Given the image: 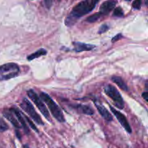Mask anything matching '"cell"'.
Masks as SVG:
<instances>
[{"label":"cell","mask_w":148,"mask_h":148,"mask_svg":"<svg viewBox=\"0 0 148 148\" xmlns=\"http://www.w3.org/2000/svg\"><path fill=\"white\" fill-rule=\"evenodd\" d=\"M20 73V67L15 63H7L0 66V81L15 77Z\"/></svg>","instance_id":"3957f363"},{"label":"cell","mask_w":148,"mask_h":148,"mask_svg":"<svg viewBox=\"0 0 148 148\" xmlns=\"http://www.w3.org/2000/svg\"><path fill=\"white\" fill-rule=\"evenodd\" d=\"M143 97L144 98V99L146 101H148V92H145L143 93Z\"/></svg>","instance_id":"cb8c5ba5"},{"label":"cell","mask_w":148,"mask_h":148,"mask_svg":"<svg viewBox=\"0 0 148 148\" xmlns=\"http://www.w3.org/2000/svg\"><path fill=\"white\" fill-rule=\"evenodd\" d=\"M47 53V51L44 49H40L39 50L36 51L35 53H31L30 55H29L27 57V60L28 61H32L35 59H37V58H39L41 56H44V55H46Z\"/></svg>","instance_id":"9a60e30c"},{"label":"cell","mask_w":148,"mask_h":148,"mask_svg":"<svg viewBox=\"0 0 148 148\" xmlns=\"http://www.w3.org/2000/svg\"><path fill=\"white\" fill-rule=\"evenodd\" d=\"M9 111L16 116V117H17V119L19 121L18 122L20 123V126H21V127L23 129V130H24L25 133L28 134L29 133H30V130H29L28 126L27 125L25 121V119L24 117H23V113L20 112V111L16 108H11L9 109Z\"/></svg>","instance_id":"ba28073f"},{"label":"cell","mask_w":148,"mask_h":148,"mask_svg":"<svg viewBox=\"0 0 148 148\" xmlns=\"http://www.w3.org/2000/svg\"><path fill=\"white\" fill-rule=\"evenodd\" d=\"M44 4H46V6L47 7V8L49 9L52 4V1H47V0H46V1H44Z\"/></svg>","instance_id":"603a6c76"},{"label":"cell","mask_w":148,"mask_h":148,"mask_svg":"<svg viewBox=\"0 0 148 148\" xmlns=\"http://www.w3.org/2000/svg\"><path fill=\"white\" fill-rule=\"evenodd\" d=\"M74 51L77 53H79L82 51H88L95 49V46L91 44H88V43H80V42H74L73 43Z\"/></svg>","instance_id":"8fae6325"},{"label":"cell","mask_w":148,"mask_h":148,"mask_svg":"<svg viewBox=\"0 0 148 148\" xmlns=\"http://www.w3.org/2000/svg\"><path fill=\"white\" fill-rule=\"evenodd\" d=\"M20 107H21L22 109H23L25 112L27 113V114H28V115L31 117V119L35 121V122L40 124V125H44V123L42 121V119L40 118L39 114L36 112L34 107H33V105L31 104V103H30L27 98H23V101H22L21 103L20 104Z\"/></svg>","instance_id":"5b68a950"},{"label":"cell","mask_w":148,"mask_h":148,"mask_svg":"<svg viewBox=\"0 0 148 148\" xmlns=\"http://www.w3.org/2000/svg\"><path fill=\"white\" fill-rule=\"evenodd\" d=\"M116 4V1H106L102 3L100 7V10L98 13L101 15V17L108 15L115 7Z\"/></svg>","instance_id":"9c48e42d"},{"label":"cell","mask_w":148,"mask_h":148,"mask_svg":"<svg viewBox=\"0 0 148 148\" xmlns=\"http://www.w3.org/2000/svg\"><path fill=\"white\" fill-rule=\"evenodd\" d=\"M97 0H86L78 3L72 10L69 15L65 19V25L68 27L74 25L78 19L90 12L98 4Z\"/></svg>","instance_id":"6da1fadb"},{"label":"cell","mask_w":148,"mask_h":148,"mask_svg":"<svg viewBox=\"0 0 148 148\" xmlns=\"http://www.w3.org/2000/svg\"><path fill=\"white\" fill-rule=\"evenodd\" d=\"M101 15L99 14L98 12L95 13V14H92V15L89 16L88 18L86 19V21L90 23H95V22L98 21L100 18H101Z\"/></svg>","instance_id":"2e32d148"},{"label":"cell","mask_w":148,"mask_h":148,"mask_svg":"<svg viewBox=\"0 0 148 148\" xmlns=\"http://www.w3.org/2000/svg\"><path fill=\"white\" fill-rule=\"evenodd\" d=\"M122 38H123L122 34H121V33H119V34L116 35V36H114V37L113 38L111 41H112V43H115V42L118 41V40H119L120 39H121Z\"/></svg>","instance_id":"7402d4cb"},{"label":"cell","mask_w":148,"mask_h":148,"mask_svg":"<svg viewBox=\"0 0 148 148\" xmlns=\"http://www.w3.org/2000/svg\"><path fill=\"white\" fill-rule=\"evenodd\" d=\"M70 107L72 108H74L75 110H76L77 112H79V114H86V115L92 116L94 114V111L90 106L87 105H82V104H76V105H73V104H71Z\"/></svg>","instance_id":"30bf717a"},{"label":"cell","mask_w":148,"mask_h":148,"mask_svg":"<svg viewBox=\"0 0 148 148\" xmlns=\"http://www.w3.org/2000/svg\"><path fill=\"white\" fill-rule=\"evenodd\" d=\"M111 79H112L113 82L116 84V85H118L121 90L124 91H128V86H127V83L123 80L122 78L121 77L119 76H113L111 77Z\"/></svg>","instance_id":"5bb4252c"},{"label":"cell","mask_w":148,"mask_h":148,"mask_svg":"<svg viewBox=\"0 0 148 148\" xmlns=\"http://www.w3.org/2000/svg\"><path fill=\"white\" fill-rule=\"evenodd\" d=\"M27 94L28 95L29 98L31 99V101L36 104V106L38 108L39 111L41 112V114L44 116L45 118L48 120L49 121H51V119L50 118V114H49V111H48L47 108L45 106V104L43 103V101H41V99L40 98V97H38V95L36 94V92L33 90V89H30L29 90L27 91Z\"/></svg>","instance_id":"8992f818"},{"label":"cell","mask_w":148,"mask_h":148,"mask_svg":"<svg viewBox=\"0 0 148 148\" xmlns=\"http://www.w3.org/2000/svg\"><path fill=\"white\" fill-rule=\"evenodd\" d=\"M16 134H17V137H18L19 140H21V136L20 135V134H19V132L18 131H16Z\"/></svg>","instance_id":"d4e9b609"},{"label":"cell","mask_w":148,"mask_h":148,"mask_svg":"<svg viewBox=\"0 0 148 148\" xmlns=\"http://www.w3.org/2000/svg\"><path fill=\"white\" fill-rule=\"evenodd\" d=\"M105 93L114 101V105L119 109H123L124 108V101L122 96L119 92L118 90L112 85H107L104 88Z\"/></svg>","instance_id":"277c9868"},{"label":"cell","mask_w":148,"mask_h":148,"mask_svg":"<svg viewBox=\"0 0 148 148\" xmlns=\"http://www.w3.org/2000/svg\"><path fill=\"white\" fill-rule=\"evenodd\" d=\"M23 147H24V148H30V147H29V146L27 145H24Z\"/></svg>","instance_id":"484cf974"},{"label":"cell","mask_w":148,"mask_h":148,"mask_svg":"<svg viewBox=\"0 0 148 148\" xmlns=\"http://www.w3.org/2000/svg\"><path fill=\"white\" fill-rule=\"evenodd\" d=\"M141 4H142V1H138V0H136V1H133L132 3V7L135 10H140L141 8Z\"/></svg>","instance_id":"44dd1931"},{"label":"cell","mask_w":148,"mask_h":148,"mask_svg":"<svg viewBox=\"0 0 148 148\" xmlns=\"http://www.w3.org/2000/svg\"><path fill=\"white\" fill-rule=\"evenodd\" d=\"M108 29H109V26L106 24H103L100 27L99 30H98V33L99 34H102V33H106V31H108Z\"/></svg>","instance_id":"ffe728a7"},{"label":"cell","mask_w":148,"mask_h":148,"mask_svg":"<svg viewBox=\"0 0 148 148\" xmlns=\"http://www.w3.org/2000/svg\"><path fill=\"white\" fill-rule=\"evenodd\" d=\"M40 98L41 99L42 101H44V103H46L47 104L52 116L58 121H59L61 123L65 122V118L64 116V114L62 113L61 108H59V106L52 100V98L46 92H40Z\"/></svg>","instance_id":"7a4b0ae2"},{"label":"cell","mask_w":148,"mask_h":148,"mask_svg":"<svg viewBox=\"0 0 148 148\" xmlns=\"http://www.w3.org/2000/svg\"><path fill=\"white\" fill-rule=\"evenodd\" d=\"M9 130V127L7 125V123L0 118V132H4L7 131Z\"/></svg>","instance_id":"ac0fdd59"},{"label":"cell","mask_w":148,"mask_h":148,"mask_svg":"<svg viewBox=\"0 0 148 148\" xmlns=\"http://www.w3.org/2000/svg\"><path fill=\"white\" fill-rule=\"evenodd\" d=\"M3 115H4V116L5 117L7 120H9V121L11 122V124H12V125L14 126L15 128H17V129L21 128V126H20V123L18 122V121L17 120V119L14 118V116H13V114H12V113L10 112L9 110H7V109L4 110V111H3Z\"/></svg>","instance_id":"4fadbf2b"},{"label":"cell","mask_w":148,"mask_h":148,"mask_svg":"<svg viewBox=\"0 0 148 148\" xmlns=\"http://www.w3.org/2000/svg\"><path fill=\"white\" fill-rule=\"evenodd\" d=\"M23 117H24V118H25V119L26 121H27V123H28V124H30V127H31V128L33 129V130H34V131H36V132H37V133H38V129L36 128V125H35V124H33V122H32V121H31V120H30V119H29L28 117L27 116H25L24 114H23Z\"/></svg>","instance_id":"d6986e66"},{"label":"cell","mask_w":148,"mask_h":148,"mask_svg":"<svg viewBox=\"0 0 148 148\" xmlns=\"http://www.w3.org/2000/svg\"><path fill=\"white\" fill-rule=\"evenodd\" d=\"M110 106V109L111 110V111H112L113 114H114V116H116V118L117 119H118V121H119V123L121 124V125L124 127V130H125L126 131L129 133V134H132V130L131 126H130V124H129L128 121H127V118H126L125 116H124L123 114H121L120 111L116 110L115 108H114L113 106Z\"/></svg>","instance_id":"52a82bcc"},{"label":"cell","mask_w":148,"mask_h":148,"mask_svg":"<svg viewBox=\"0 0 148 148\" xmlns=\"http://www.w3.org/2000/svg\"><path fill=\"white\" fill-rule=\"evenodd\" d=\"M124 16V11L120 7H116L114 10V13H113V17H121Z\"/></svg>","instance_id":"e0dca14e"},{"label":"cell","mask_w":148,"mask_h":148,"mask_svg":"<svg viewBox=\"0 0 148 148\" xmlns=\"http://www.w3.org/2000/svg\"><path fill=\"white\" fill-rule=\"evenodd\" d=\"M95 107L97 108V110H98V113L101 114V116L106 121H108V122H111V121H113V116L111 114L109 113V111L105 108L103 105H100L98 103H95Z\"/></svg>","instance_id":"7c38bea8"}]
</instances>
